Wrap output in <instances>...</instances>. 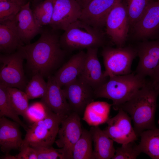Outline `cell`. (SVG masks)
I'll list each match as a JSON object with an SVG mask.
<instances>
[{
    "label": "cell",
    "instance_id": "17",
    "mask_svg": "<svg viewBox=\"0 0 159 159\" xmlns=\"http://www.w3.org/2000/svg\"><path fill=\"white\" fill-rule=\"evenodd\" d=\"M135 35L145 38L153 36L159 31V0H152L144 14L133 26Z\"/></svg>",
    "mask_w": 159,
    "mask_h": 159
},
{
    "label": "cell",
    "instance_id": "37",
    "mask_svg": "<svg viewBox=\"0 0 159 159\" xmlns=\"http://www.w3.org/2000/svg\"><path fill=\"white\" fill-rule=\"evenodd\" d=\"M92 0H76L81 6L82 9Z\"/></svg>",
    "mask_w": 159,
    "mask_h": 159
},
{
    "label": "cell",
    "instance_id": "16",
    "mask_svg": "<svg viewBox=\"0 0 159 159\" xmlns=\"http://www.w3.org/2000/svg\"><path fill=\"white\" fill-rule=\"evenodd\" d=\"M47 78V92L41 100L54 113L66 117L72 111L63 89L56 82L53 76L50 75Z\"/></svg>",
    "mask_w": 159,
    "mask_h": 159
},
{
    "label": "cell",
    "instance_id": "25",
    "mask_svg": "<svg viewBox=\"0 0 159 159\" xmlns=\"http://www.w3.org/2000/svg\"><path fill=\"white\" fill-rule=\"evenodd\" d=\"M92 139L90 131L83 128L81 135L75 144L73 159H95L92 148Z\"/></svg>",
    "mask_w": 159,
    "mask_h": 159
},
{
    "label": "cell",
    "instance_id": "8",
    "mask_svg": "<svg viewBox=\"0 0 159 159\" xmlns=\"http://www.w3.org/2000/svg\"><path fill=\"white\" fill-rule=\"evenodd\" d=\"M55 141L64 159H72L74 146L82 131L80 115L72 112L62 121Z\"/></svg>",
    "mask_w": 159,
    "mask_h": 159
},
{
    "label": "cell",
    "instance_id": "5",
    "mask_svg": "<svg viewBox=\"0 0 159 159\" xmlns=\"http://www.w3.org/2000/svg\"><path fill=\"white\" fill-rule=\"evenodd\" d=\"M66 117L54 113L49 108L44 118L31 124L28 127L20 149L27 146H52L59 126Z\"/></svg>",
    "mask_w": 159,
    "mask_h": 159
},
{
    "label": "cell",
    "instance_id": "11",
    "mask_svg": "<svg viewBox=\"0 0 159 159\" xmlns=\"http://www.w3.org/2000/svg\"><path fill=\"white\" fill-rule=\"evenodd\" d=\"M62 89L72 112L80 115L95 98L94 90L79 77Z\"/></svg>",
    "mask_w": 159,
    "mask_h": 159
},
{
    "label": "cell",
    "instance_id": "22",
    "mask_svg": "<svg viewBox=\"0 0 159 159\" xmlns=\"http://www.w3.org/2000/svg\"><path fill=\"white\" fill-rule=\"evenodd\" d=\"M90 131L94 143L95 159H112L115 152L113 140L98 126H92Z\"/></svg>",
    "mask_w": 159,
    "mask_h": 159
},
{
    "label": "cell",
    "instance_id": "13",
    "mask_svg": "<svg viewBox=\"0 0 159 159\" xmlns=\"http://www.w3.org/2000/svg\"><path fill=\"white\" fill-rule=\"evenodd\" d=\"M136 49L139 59L135 73L150 77L159 68V40L143 42Z\"/></svg>",
    "mask_w": 159,
    "mask_h": 159
},
{
    "label": "cell",
    "instance_id": "20",
    "mask_svg": "<svg viewBox=\"0 0 159 159\" xmlns=\"http://www.w3.org/2000/svg\"><path fill=\"white\" fill-rule=\"evenodd\" d=\"M86 54L81 51L73 55L53 76L61 87L73 81L80 75L83 70Z\"/></svg>",
    "mask_w": 159,
    "mask_h": 159
},
{
    "label": "cell",
    "instance_id": "38",
    "mask_svg": "<svg viewBox=\"0 0 159 159\" xmlns=\"http://www.w3.org/2000/svg\"></svg>",
    "mask_w": 159,
    "mask_h": 159
},
{
    "label": "cell",
    "instance_id": "7",
    "mask_svg": "<svg viewBox=\"0 0 159 159\" xmlns=\"http://www.w3.org/2000/svg\"><path fill=\"white\" fill-rule=\"evenodd\" d=\"M24 59L19 49L10 54H1L0 83L24 91L27 84L23 67Z\"/></svg>",
    "mask_w": 159,
    "mask_h": 159
},
{
    "label": "cell",
    "instance_id": "29",
    "mask_svg": "<svg viewBox=\"0 0 159 159\" xmlns=\"http://www.w3.org/2000/svg\"><path fill=\"white\" fill-rule=\"evenodd\" d=\"M7 87L0 83V117L10 118L26 131L29 127L21 121L12 107L8 97Z\"/></svg>",
    "mask_w": 159,
    "mask_h": 159
},
{
    "label": "cell",
    "instance_id": "23",
    "mask_svg": "<svg viewBox=\"0 0 159 159\" xmlns=\"http://www.w3.org/2000/svg\"><path fill=\"white\" fill-rule=\"evenodd\" d=\"M112 106V104L105 102H92L86 107L82 119L91 126H99L106 123Z\"/></svg>",
    "mask_w": 159,
    "mask_h": 159
},
{
    "label": "cell",
    "instance_id": "35",
    "mask_svg": "<svg viewBox=\"0 0 159 159\" xmlns=\"http://www.w3.org/2000/svg\"><path fill=\"white\" fill-rule=\"evenodd\" d=\"M19 151L18 154L14 155V159H38L36 151L32 147H24Z\"/></svg>",
    "mask_w": 159,
    "mask_h": 159
},
{
    "label": "cell",
    "instance_id": "24",
    "mask_svg": "<svg viewBox=\"0 0 159 159\" xmlns=\"http://www.w3.org/2000/svg\"><path fill=\"white\" fill-rule=\"evenodd\" d=\"M138 144L141 153L153 159H159V127L148 130L140 134Z\"/></svg>",
    "mask_w": 159,
    "mask_h": 159
},
{
    "label": "cell",
    "instance_id": "26",
    "mask_svg": "<svg viewBox=\"0 0 159 159\" xmlns=\"http://www.w3.org/2000/svg\"><path fill=\"white\" fill-rule=\"evenodd\" d=\"M7 92L10 102L15 111L26 120L29 99L25 92L16 88L8 87Z\"/></svg>",
    "mask_w": 159,
    "mask_h": 159
},
{
    "label": "cell",
    "instance_id": "3",
    "mask_svg": "<svg viewBox=\"0 0 159 159\" xmlns=\"http://www.w3.org/2000/svg\"><path fill=\"white\" fill-rule=\"evenodd\" d=\"M109 78L104 83L94 90L95 97L111 100L115 110H118L121 106L128 100L147 81L145 77L135 73Z\"/></svg>",
    "mask_w": 159,
    "mask_h": 159
},
{
    "label": "cell",
    "instance_id": "30",
    "mask_svg": "<svg viewBox=\"0 0 159 159\" xmlns=\"http://www.w3.org/2000/svg\"><path fill=\"white\" fill-rule=\"evenodd\" d=\"M26 86L24 92L29 99L42 98L45 95L47 88V82L44 77L39 74H33Z\"/></svg>",
    "mask_w": 159,
    "mask_h": 159
},
{
    "label": "cell",
    "instance_id": "32",
    "mask_svg": "<svg viewBox=\"0 0 159 159\" xmlns=\"http://www.w3.org/2000/svg\"><path fill=\"white\" fill-rule=\"evenodd\" d=\"M142 153L138 145L135 141L122 144L115 149V153L112 159H135Z\"/></svg>",
    "mask_w": 159,
    "mask_h": 159
},
{
    "label": "cell",
    "instance_id": "9",
    "mask_svg": "<svg viewBox=\"0 0 159 159\" xmlns=\"http://www.w3.org/2000/svg\"><path fill=\"white\" fill-rule=\"evenodd\" d=\"M106 33L118 47H123L130 26L126 10L121 1L111 9L105 22Z\"/></svg>",
    "mask_w": 159,
    "mask_h": 159
},
{
    "label": "cell",
    "instance_id": "10",
    "mask_svg": "<svg viewBox=\"0 0 159 159\" xmlns=\"http://www.w3.org/2000/svg\"><path fill=\"white\" fill-rule=\"evenodd\" d=\"M117 114L109 118L107 126L103 130L108 136L117 143L123 144L135 141L138 138L127 113L120 108Z\"/></svg>",
    "mask_w": 159,
    "mask_h": 159
},
{
    "label": "cell",
    "instance_id": "28",
    "mask_svg": "<svg viewBox=\"0 0 159 159\" xmlns=\"http://www.w3.org/2000/svg\"><path fill=\"white\" fill-rule=\"evenodd\" d=\"M152 0H121L132 27L138 21Z\"/></svg>",
    "mask_w": 159,
    "mask_h": 159
},
{
    "label": "cell",
    "instance_id": "6",
    "mask_svg": "<svg viewBox=\"0 0 159 159\" xmlns=\"http://www.w3.org/2000/svg\"><path fill=\"white\" fill-rule=\"evenodd\" d=\"M106 77L131 73V67L137 54L136 49L130 47H106L102 52Z\"/></svg>",
    "mask_w": 159,
    "mask_h": 159
},
{
    "label": "cell",
    "instance_id": "19",
    "mask_svg": "<svg viewBox=\"0 0 159 159\" xmlns=\"http://www.w3.org/2000/svg\"><path fill=\"white\" fill-rule=\"evenodd\" d=\"M15 19L19 36L24 45L30 43L31 41L42 30L35 22L29 1L22 7Z\"/></svg>",
    "mask_w": 159,
    "mask_h": 159
},
{
    "label": "cell",
    "instance_id": "31",
    "mask_svg": "<svg viewBox=\"0 0 159 159\" xmlns=\"http://www.w3.org/2000/svg\"><path fill=\"white\" fill-rule=\"evenodd\" d=\"M27 2V0H0V22L15 19Z\"/></svg>",
    "mask_w": 159,
    "mask_h": 159
},
{
    "label": "cell",
    "instance_id": "18",
    "mask_svg": "<svg viewBox=\"0 0 159 159\" xmlns=\"http://www.w3.org/2000/svg\"><path fill=\"white\" fill-rule=\"evenodd\" d=\"M19 125L5 117L0 118V147L5 154L12 150H20L23 140Z\"/></svg>",
    "mask_w": 159,
    "mask_h": 159
},
{
    "label": "cell",
    "instance_id": "14",
    "mask_svg": "<svg viewBox=\"0 0 159 159\" xmlns=\"http://www.w3.org/2000/svg\"><path fill=\"white\" fill-rule=\"evenodd\" d=\"M121 0H92L82 10L79 19L94 27L101 29L112 8Z\"/></svg>",
    "mask_w": 159,
    "mask_h": 159
},
{
    "label": "cell",
    "instance_id": "2",
    "mask_svg": "<svg viewBox=\"0 0 159 159\" xmlns=\"http://www.w3.org/2000/svg\"><path fill=\"white\" fill-rule=\"evenodd\" d=\"M159 95V90L150 80H147L145 85L119 108L130 115L138 137L143 132L157 127L155 116Z\"/></svg>",
    "mask_w": 159,
    "mask_h": 159
},
{
    "label": "cell",
    "instance_id": "12",
    "mask_svg": "<svg viewBox=\"0 0 159 159\" xmlns=\"http://www.w3.org/2000/svg\"><path fill=\"white\" fill-rule=\"evenodd\" d=\"M82 8L76 0H55L52 19V29L65 30L72 23L79 19Z\"/></svg>",
    "mask_w": 159,
    "mask_h": 159
},
{
    "label": "cell",
    "instance_id": "15",
    "mask_svg": "<svg viewBox=\"0 0 159 159\" xmlns=\"http://www.w3.org/2000/svg\"><path fill=\"white\" fill-rule=\"evenodd\" d=\"M98 48L87 49L82 72L79 77L91 86L94 90L107 80L102 71L101 65L97 57Z\"/></svg>",
    "mask_w": 159,
    "mask_h": 159
},
{
    "label": "cell",
    "instance_id": "21",
    "mask_svg": "<svg viewBox=\"0 0 159 159\" xmlns=\"http://www.w3.org/2000/svg\"><path fill=\"white\" fill-rule=\"evenodd\" d=\"M24 45L18 31L15 18L0 22V51L2 54L13 53Z\"/></svg>",
    "mask_w": 159,
    "mask_h": 159
},
{
    "label": "cell",
    "instance_id": "1",
    "mask_svg": "<svg viewBox=\"0 0 159 159\" xmlns=\"http://www.w3.org/2000/svg\"><path fill=\"white\" fill-rule=\"evenodd\" d=\"M55 31L42 30L37 41L18 48L33 74L38 73L48 77L62 62L65 51L62 47L60 37Z\"/></svg>",
    "mask_w": 159,
    "mask_h": 159
},
{
    "label": "cell",
    "instance_id": "36",
    "mask_svg": "<svg viewBox=\"0 0 159 159\" xmlns=\"http://www.w3.org/2000/svg\"><path fill=\"white\" fill-rule=\"evenodd\" d=\"M150 78V80L159 90V68Z\"/></svg>",
    "mask_w": 159,
    "mask_h": 159
},
{
    "label": "cell",
    "instance_id": "4",
    "mask_svg": "<svg viewBox=\"0 0 159 159\" xmlns=\"http://www.w3.org/2000/svg\"><path fill=\"white\" fill-rule=\"evenodd\" d=\"M60 37V42L64 50H73L98 48L104 43L101 29L94 27L78 19L71 24Z\"/></svg>",
    "mask_w": 159,
    "mask_h": 159
},
{
    "label": "cell",
    "instance_id": "27",
    "mask_svg": "<svg viewBox=\"0 0 159 159\" xmlns=\"http://www.w3.org/2000/svg\"><path fill=\"white\" fill-rule=\"evenodd\" d=\"M55 0H44L32 10L35 22L40 27L49 25L53 14Z\"/></svg>",
    "mask_w": 159,
    "mask_h": 159
},
{
    "label": "cell",
    "instance_id": "33",
    "mask_svg": "<svg viewBox=\"0 0 159 159\" xmlns=\"http://www.w3.org/2000/svg\"><path fill=\"white\" fill-rule=\"evenodd\" d=\"M49 108L41 100L32 104L26 111V120L32 124L43 119L46 116Z\"/></svg>",
    "mask_w": 159,
    "mask_h": 159
},
{
    "label": "cell",
    "instance_id": "34",
    "mask_svg": "<svg viewBox=\"0 0 159 159\" xmlns=\"http://www.w3.org/2000/svg\"><path fill=\"white\" fill-rule=\"evenodd\" d=\"M36 151L38 159H64L59 149L52 146L32 147Z\"/></svg>",
    "mask_w": 159,
    "mask_h": 159
}]
</instances>
